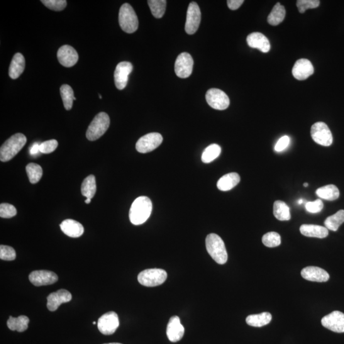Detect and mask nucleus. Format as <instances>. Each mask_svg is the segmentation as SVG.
Segmentation results:
<instances>
[{
  "label": "nucleus",
  "mask_w": 344,
  "mask_h": 344,
  "mask_svg": "<svg viewBox=\"0 0 344 344\" xmlns=\"http://www.w3.org/2000/svg\"><path fill=\"white\" fill-rule=\"evenodd\" d=\"M99 97H100V99H102V97L101 96V94H99Z\"/></svg>",
  "instance_id": "51"
},
{
  "label": "nucleus",
  "mask_w": 344,
  "mask_h": 344,
  "mask_svg": "<svg viewBox=\"0 0 344 344\" xmlns=\"http://www.w3.org/2000/svg\"><path fill=\"white\" fill-rule=\"evenodd\" d=\"M240 181V177L237 173H229L223 175L217 183V187L222 191L232 189Z\"/></svg>",
  "instance_id": "25"
},
{
  "label": "nucleus",
  "mask_w": 344,
  "mask_h": 344,
  "mask_svg": "<svg viewBox=\"0 0 344 344\" xmlns=\"http://www.w3.org/2000/svg\"><path fill=\"white\" fill-rule=\"evenodd\" d=\"M243 2H244L243 0H228L227 1V4L229 9L235 11L243 4Z\"/></svg>",
  "instance_id": "45"
},
{
  "label": "nucleus",
  "mask_w": 344,
  "mask_h": 344,
  "mask_svg": "<svg viewBox=\"0 0 344 344\" xmlns=\"http://www.w3.org/2000/svg\"><path fill=\"white\" fill-rule=\"evenodd\" d=\"M153 211V204L147 196H140L133 202L130 210V220L134 225H140L147 221Z\"/></svg>",
  "instance_id": "1"
},
{
  "label": "nucleus",
  "mask_w": 344,
  "mask_h": 344,
  "mask_svg": "<svg viewBox=\"0 0 344 344\" xmlns=\"http://www.w3.org/2000/svg\"><path fill=\"white\" fill-rule=\"evenodd\" d=\"M60 93L65 109L67 111H70L72 108L73 102L74 100H76L74 96V91L69 85L63 84L61 87Z\"/></svg>",
  "instance_id": "33"
},
{
  "label": "nucleus",
  "mask_w": 344,
  "mask_h": 344,
  "mask_svg": "<svg viewBox=\"0 0 344 344\" xmlns=\"http://www.w3.org/2000/svg\"><path fill=\"white\" fill-rule=\"evenodd\" d=\"M58 142L56 140H50L41 143L40 145V153L43 154H50L54 152L57 148Z\"/></svg>",
  "instance_id": "43"
},
{
  "label": "nucleus",
  "mask_w": 344,
  "mask_h": 344,
  "mask_svg": "<svg viewBox=\"0 0 344 344\" xmlns=\"http://www.w3.org/2000/svg\"><path fill=\"white\" fill-rule=\"evenodd\" d=\"M263 244L268 248H275L281 243V238L279 233L276 232H268L265 234L262 238Z\"/></svg>",
  "instance_id": "37"
},
{
  "label": "nucleus",
  "mask_w": 344,
  "mask_h": 344,
  "mask_svg": "<svg viewBox=\"0 0 344 344\" xmlns=\"http://www.w3.org/2000/svg\"><path fill=\"white\" fill-rule=\"evenodd\" d=\"M42 3L48 9L55 11H62L67 7L66 0H41Z\"/></svg>",
  "instance_id": "39"
},
{
  "label": "nucleus",
  "mask_w": 344,
  "mask_h": 344,
  "mask_svg": "<svg viewBox=\"0 0 344 344\" xmlns=\"http://www.w3.org/2000/svg\"><path fill=\"white\" fill-rule=\"evenodd\" d=\"M31 284L35 286H42L55 284L58 280V275L48 270H35L29 275Z\"/></svg>",
  "instance_id": "15"
},
{
  "label": "nucleus",
  "mask_w": 344,
  "mask_h": 344,
  "mask_svg": "<svg viewBox=\"0 0 344 344\" xmlns=\"http://www.w3.org/2000/svg\"><path fill=\"white\" fill-rule=\"evenodd\" d=\"M63 233L70 237L78 238L84 232V227L81 224L73 219H66L60 224Z\"/></svg>",
  "instance_id": "22"
},
{
  "label": "nucleus",
  "mask_w": 344,
  "mask_h": 344,
  "mask_svg": "<svg viewBox=\"0 0 344 344\" xmlns=\"http://www.w3.org/2000/svg\"><path fill=\"white\" fill-rule=\"evenodd\" d=\"M96 191V179L94 175L85 178L81 185V192L87 199H92Z\"/></svg>",
  "instance_id": "31"
},
{
  "label": "nucleus",
  "mask_w": 344,
  "mask_h": 344,
  "mask_svg": "<svg viewBox=\"0 0 344 344\" xmlns=\"http://www.w3.org/2000/svg\"><path fill=\"white\" fill-rule=\"evenodd\" d=\"M316 193L319 198L329 201H334L338 199L340 192L335 185H327L316 190Z\"/></svg>",
  "instance_id": "28"
},
{
  "label": "nucleus",
  "mask_w": 344,
  "mask_h": 344,
  "mask_svg": "<svg viewBox=\"0 0 344 344\" xmlns=\"http://www.w3.org/2000/svg\"><path fill=\"white\" fill-rule=\"evenodd\" d=\"M274 215L279 221H289L291 219L289 207L284 202H275L274 204Z\"/></svg>",
  "instance_id": "30"
},
{
  "label": "nucleus",
  "mask_w": 344,
  "mask_h": 344,
  "mask_svg": "<svg viewBox=\"0 0 344 344\" xmlns=\"http://www.w3.org/2000/svg\"><path fill=\"white\" fill-rule=\"evenodd\" d=\"M167 279V273L160 268H151L141 272L138 275V281L146 287H155L162 285Z\"/></svg>",
  "instance_id": "6"
},
{
  "label": "nucleus",
  "mask_w": 344,
  "mask_h": 344,
  "mask_svg": "<svg viewBox=\"0 0 344 344\" xmlns=\"http://www.w3.org/2000/svg\"><path fill=\"white\" fill-rule=\"evenodd\" d=\"M26 172L31 184H36L38 182L42 177V168L40 165L35 163H30L27 165Z\"/></svg>",
  "instance_id": "36"
},
{
  "label": "nucleus",
  "mask_w": 344,
  "mask_h": 344,
  "mask_svg": "<svg viewBox=\"0 0 344 344\" xmlns=\"http://www.w3.org/2000/svg\"><path fill=\"white\" fill-rule=\"evenodd\" d=\"M312 139L319 145L328 147L332 144L333 136L327 124L318 122L312 125L311 131Z\"/></svg>",
  "instance_id": "7"
},
{
  "label": "nucleus",
  "mask_w": 344,
  "mask_h": 344,
  "mask_svg": "<svg viewBox=\"0 0 344 344\" xmlns=\"http://www.w3.org/2000/svg\"><path fill=\"white\" fill-rule=\"evenodd\" d=\"M25 68V59L21 53H16L10 65L9 74L12 79H18L23 74Z\"/></svg>",
  "instance_id": "24"
},
{
  "label": "nucleus",
  "mask_w": 344,
  "mask_h": 344,
  "mask_svg": "<svg viewBox=\"0 0 344 344\" xmlns=\"http://www.w3.org/2000/svg\"><path fill=\"white\" fill-rule=\"evenodd\" d=\"M285 10L280 3H277L268 16V23L272 26L279 25L285 18Z\"/></svg>",
  "instance_id": "29"
},
{
  "label": "nucleus",
  "mask_w": 344,
  "mask_h": 344,
  "mask_svg": "<svg viewBox=\"0 0 344 344\" xmlns=\"http://www.w3.org/2000/svg\"><path fill=\"white\" fill-rule=\"evenodd\" d=\"M302 203H303V201H302V200H299V204H302Z\"/></svg>",
  "instance_id": "49"
},
{
  "label": "nucleus",
  "mask_w": 344,
  "mask_h": 344,
  "mask_svg": "<svg viewBox=\"0 0 344 344\" xmlns=\"http://www.w3.org/2000/svg\"><path fill=\"white\" fill-rule=\"evenodd\" d=\"M91 199H87L86 200H85V204H90V202H91Z\"/></svg>",
  "instance_id": "47"
},
{
  "label": "nucleus",
  "mask_w": 344,
  "mask_h": 344,
  "mask_svg": "<svg viewBox=\"0 0 344 344\" xmlns=\"http://www.w3.org/2000/svg\"><path fill=\"white\" fill-rule=\"evenodd\" d=\"M313 65L307 59L298 60L292 70V74L295 79L304 80L311 76L314 74Z\"/></svg>",
  "instance_id": "18"
},
{
  "label": "nucleus",
  "mask_w": 344,
  "mask_h": 344,
  "mask_svg": "<svg viewBox=\"0 0 344 344\" xmlns=\"http://www.w3.org/2000/svg\"><path fill=\"white\" fill-rule=\"evenodd\" d=\"M29 323H30V319L26 316H20L18 318L10 316L7 321V326L12 331L23 332L28 329Z\"/></svg>",
  "instance_id": "27"
},
{
  "label": "nucleus",
  "mask_w": 344,
  "mask_h": 344,
  "mask_svg": "<svg viewBox=\"0 0 344 344\" xmlns=\"http://www.w3.org/2000/svg\"><path fill=\"white\" fill-rule=\"evenodd\" d=\"M72 299V294L67 290L62 289L52 292L47 297V309L51 312H55L62 304L67 303Z\"/></svg>",
  "instance_id": "17"
},
{
  "label": "nucleus",
  "mask_w": 344,
  "mask_h": 344,
  "mask_svg": "<svg viewBox=\"0 0 344 344\" xmlns=\"http://www.w3.org/2000/svg\"><path fill=\"white\" fill-rule=\"evenodd\" d=\"M301 275L304 279L309 281L324 282L328 281L329 275L326 270L317 267H307L302 270Z\"/></svg>",
  "instance_id": "20"
},
{
  "label": "nucleus",
  "mask_w": 344,
  "mask_h": 344,
  "mask_svg": "<svg viewBox=\"0 0 344 344\" xmlns=\"http://www.w3.org/2000/svg\"><path fill=\"white\" fill-rule=\"evenodd\" d=\"M119 23L124 32L133 33L137 30L138 18L130 4H124L121 6L119 13Z\"/></svg>",
  "instance_id": "4"
},
{
  "label": "nucleus",
  "mask_w": 344,
  "mask_h": 344,
  "mask_svg": "<svg viewBox=\"0 0 344 344\" xmlns=\"http://www.w3.org/2000/svg\"><path fill=\"white\" fill-rule=\"evenodd\" d=\"M300 232L308 237L326 238L328 235V229L326 227L315 224H303L300 226Z\"/></svg>",
  "instance_id": "23"
},
{
  "label": "nucleus",
  "mask_w": 344,
  "mask_h": 344,
  "mask_svg": "<svg viewBox=\"0 0 344 344\" xmlns=\"http://www.w3.org/2000/svg\"><path fill=\"white\" fill-rule=\"evenodd\" d=\"M207 252L212 259L219 265H224L228 260L225 244L223 239L215 233L209 234L206 240Z\"/></svg>",
  "instance_id": "2"
},
{
  "label": "nucleus",
  "mask_w": 344,
  "mask_h": 344,
  "mask_svg": "<svg viewBox=\"0 0 344 344\" xmlns=\"http://www.w3.org/2000/svg\"><path fill=\"white\" fill-rule=\"evenodd\" d=\"M290 143V138L288 136H283L278 140L275 146V151L277 153L282 152L288 147Z\"/></svg>",
  "instance_id": "44"
},
{
  "label": "nucleus",
  "mask_w": 344,
  "mask_h": 344,
  "mask_svg": "<svg viewBox=\"0 0 344 344\" xmlns=\"http://www.w3.org/2000/svg\"><path fill=\"white\" fill-rule=\"evenodd\" d=\"M184 331L179 317L175 316L170 319L167 328V335L170 341L177 342L181 340L184 335Z\"/></svg>",
  "instance_id": "19"
},
{
  "label": "nucleus",
  "mask_w": 344,
  "mask_h": 344,
  "mask_svg": "<svg viewBox=\"0 0 344 344\" xmlns=\"http://www.w3.org/2000/svg\"><path fill=\"white\" fill-rule=\"evenodd\" d=\"M344 223V211H340L336 212L332 216L328 217L324 221V225L328 229L331 231H336L338 230L339 227L341 224Z\"/></svg>",
  "instance_id": "32"
},
{
  "label": "nucleus",
  "mask_w": 344,
  "mask_h": 344,
  "mask_svg": "<svg viewBox=\"0 0 344 344\" xmlns=\"http://www.w3.org/2000/svg\"><path fill=\"white\" fill-rule=\"evenodd\" d=\"M17 210L15 207L9 204L0 205V217L2 218H11L16 216Z\"/></svg>",
  "instance_id": "41"
},
{
  "label": "nucleus",
  "mask_w": 344,
  "mask_h": 344,
  "mask_svg": "<svg viewBox=\"0 0 344 344\" xmlns=\"http://www.w3.org/2000/svg\"><path fill=\"white\" fill-rule=\"evenodd\" d=\"M304 185L305 187L308 186V183H304Z\"/></svg>",
  "instance_id": "48"
},
{
  "label": "nucleus",
  "mask_w": 344,
  "mask_h": 344,
  "mask_svg": "<svg viewBox=\"0 0 344 344\" xmlns=\"http://www.w3.org/2000/svg\"><path fill=\"white\" fill-rule=\"evenodd\" d=\"M119 326L118 315L111 311L100 317L97 321V328L105 335H111L116 332Z\"/></svg>",
  "instance_id": "8"
},
{
  "label": "nucleus",
  "mask_w": 344,
  "mask_h": 344,
  "mask_svg": "<svg viewBox=\"0 0 344 344\" xmlns=\"http://www.w3.org/2000/svg\"><path fill=\"white\" fill-rule=\"evenodd\" d=\"M92 324H96V322H93V323H92Z\"/></svg>",
  "instance_id": "52"
},
{
  "label": "nucleus",
  "mask_w": 344,
  "mask_h": 344,
  "mask_svg": "<svg viewBox=\"0 0 344 344\" xmlns=\"http://www.w3.org/2000/svg\"><path fill=\"white\" fill-rule=\"evenodd\" d=\"M272 315L269 312L250 315L246 318V323L251 326L262 327L267 325L272 321Z\"/></svg>",
  "instance_id": "26"
},
{
  "label": "nucleus",
  "mask_w": 344,
  "mask_h": 344,
  "mask_svg": "<svg viewBox=\"0 0 344 344\" xmlns=\"http://www.w3.org/2000/svg\"><path fill=\"white\" fill-rule=\"evenodd\" d=\"M201 11L199 5L195 2L190 3L187 9L186 22L185 30L189 35H193L196 32L201 22Z\"/></svg>",
  "instance_id": "11"
},
{
  "label": "nucleus",
  "mask_w": 344,
  "mask_h": 344,
  "mask_svg": "<svg viewBox=\"0 0 344 344\" xmlns=\"http://www.w3.org/2000/svg\"><path fill=\"white\" fill-rule=\"evenodd\" d=\"M194 62L189 53H183L178 56L175 63V72L177 76L185 79L192 74Z\"/></svg>",
  "instance_id": "12"
},
{
  "label": "nucleus",
  "mask_w": 344,
  "mask_h": 344,
  "mask_svg": "<svg viewBox=\"0 0 344 344\" xmlns=\"http://www.w3.org/2000/svg\"><path fill=\"white\" fill-rule=\"evenodd\" d=\"M104 344H122L120 343H104Z\"/></svg>",
  "instance_id": "50"
},
{
  "label": "nucleus",
  "mask_w": 344,
  "mask_h": 344,
  "mask_svg": "<svg viewBox=\"0 0 344 344\" xmlns=\"http://www.w3.org/2000/svg\"><path fill=\"white\" fill-rule=\"evenodd\" d=\"M324 205L320 199L315 200L314 202H309L306 205V209L310 213L316 214L323 210Z\"/></svg>",
  "instance_id": "42"
},
{
  "label": "nucleus",
  "mask_w": 344,
  "mask_h": 344,
  "mask_svg": "<svg viewBox=\"0 0 344 344\" xmlns=\"http://www.w3.org/2000/svg\"><path fill=\"white\" fill-rule=\"evenodd\" d=\"M110 118L106 112L97 114L87 128L86 137L90 141H94L103 136L110 126Z\"/></svg>",
  "instance_id": "5"
},
{
  "label": "nucleus",
  "mask_w": 344,
  "mask_h": 344,
  "mask_svg": "<svg viewBox=\"0 0 344 344\" xmlns=\"http://www.w3.org/2000/svg\"><path fill=\"white\" fill-rule=\"evenodd\" d=\"M40 145L38 143H35L30 148V155L32 156L37 155L40 151Z\"/></svg>",
  "instance_id": "46"
},
{
  "label": "nucleus",
  "mask_w": 344,
  "mask_h": 344,
  "mask_svg": "<svg viewBox=\"0 0 344 344\" xmlns=\"http://www.w3.org/2000/svg\"><path fill=\"white\" fill-rule=\"evenodd\" d=\"M16 253L14 248L8 245L0 246V259L5 261H13L16 259Z\"/></svg>",
  "instance_id": "40"
},
{
  "label": "nucleus",
  "mask_w": 344,
  "mask_h": 344,
  "mask_svg": "<svg viewBox=\"0 0 344 344\" xmlns=\"http://www.w3.org/2000/svg\"><path fill=\"white\" fill-rule=\"evenodd\" d=\"M221 153V148L218 144H211L208 146L202 153V160L204 163H210L219 157Z\"/></svg>",
  "instance_id": "34"
},
{
  "label": "nucleus",
  "mask_w": 344,
  "mask_h": 344,
  "mask_svg": "<svg viewBox=\"0 0 344 344\" xmlns=\"http://www.w3.org/2000/svg\"><path fill=\"white\" fill-rule=\"evenodd\" d=\"M206 100L210 106L219 111H223L229 106V97L221 89H210L206 93Z\"/></svg>",
  "instance_id": "10"
},
{
  "label": "nucleus",
  "mask_w": 344,
  "mask_h": 344,
  "mask_svg": "<svg viewBox=\"0 0 344 344\" xmlns=\"http://www.w3.org/2000/svg\"><path fill=\"white\" fill-rule=\"evenodd\" d=\"M163 136L158 133H151L141 137L136 143V149L140 153L151 152L163 142Z\"/></svg>",
  "instance_id": "9"
},
{
  "label": "nucleus",
  "mask_w": 344,
  "mask_h": 344,
  "mask_svg": "<svg viewBox=\"0 0 344 344\" xmlns=\"http://www.w3.org/2000/svg\"><path fill=\"white\" fill-rule=\"evenodd\" d=\"M27 138L22 133H16L9 138L0 149V160L7 162L11 160L25 145Z\"/></svg>",
  "instance_id": "3"
},
{
  "label": "nucleus",
  "mask_w": 344,
  "mask_h": 344,
  "mask_svg": "<svg viewBox=\"0 0 344 344\" xmlns=\"http://www.w3.org/2000/svg\"><path fill=\"white\" fill-rule=\"evenodd\" d=\"M133 70L131 63L123 62L119 63L114 72V82L117 88L123 90L126 87L129 75Z\"/></svg>",
  "instance_id": "14"
},
{
  "label": "nucleus",
  "mask_w": 344,
  "mask_h": 344,
  "mask_svg": "<svg viewBox=\"0 0 344 344\" xmlns=\"http://www.w3.org/2000/svg\"><path fill=\"white\" fill-rule=\"evenodd\" d=\"M57 57L60 64L68 68L74 66L79 60V55L76 50L68 45H63L59 48Z\"/></svg>",
  "instance_id": "16"
},
{
  "label": "nucleus",
  "mask_w": 344,
  "mask_h": 344,
  "mask_svg": "<svg viewBox=\"0 0 344 344\" xmlns=\"http://www.w3.org/2000/svg\"><path fill=\"white\" fill-rule=\"evenodd\" d=\"M324 328L336 333H344V314L340 311H333L324 316L321 320Z\"/></svg>",
  "instance_id": "13"
},
{
  "label": "nucleus",
  "mask_w": 344,
  "mask_h": 344,
  "mask_svg": "<svg viewBox=\"0 0 344 344\" xmlns=\"http://www.w3.org/2000/svg\"><path fill=\"white\" fill-rule=\"evenodd\" d=\"M148 5L155 18H162L165 14L167 1L165 0H149Z\"/></svg>",
  "instance_id": "35"
},
{
  "label": "nucleus",
  "mask_w": 344,
  "mask_h": 344,
  "mask_svg": "<svg viewBox=\"0 0 344 344\" xmlns=\"http://www.w3.org/2000/svg\"><path fill=\"white\" fill-rule=\"evenodd\" d=\"M320 5L319 0H299L297 6L300 13L303 14L308 9H316Z\"/></svg>",
  "instance_id": "38"
},
{
  "label": "nucleus",
  "mask_w": 344,
  "mask_h": 344,
  "mask_svg": "<svg viewBox=\"0 0 344 344\" xmlns=\"http://www.w3.org/2000/svg\"><path fill=\"white\" fill-rule=\"evenodd\" d=\"M248 44L253 48H257L261 52L267 53L270 50V43L268 39L259 32L251 33L247 37Z\"/></svg>",
  "instance_id": "21"
}]
</instances>
